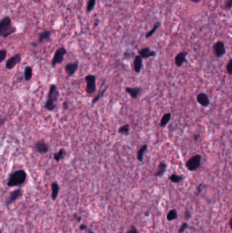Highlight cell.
<instances>
[{"mask_svg":"<svg viewBox=\"0 0 232 233\" xmlns=\"http://www.w3.org/2000/svg\"><path fill=\"white\" fill-rule=\"evenodd\" d=\"M59 96V92L57 86L55 84H52L50 86L48 91L47 100L44 104V108L48 111H54L57 107V102Z\"/></svg>","mask_w":232,"mask_h":233,"instance_id":"1","label":"cell"},{"mask_svg":"<svg viewBox=\"0 0 232 233\" xmlns=\"http://www.w3.org/2000/svg\"><path fill=\"white\" fill-rule=\"evenodd\" d=\"M27 179V173L23 170L16 171L10 175L7 182V185L10 188L20 186L25 182Z\"/></svg>","mask_w":232,"mask_h":233,"instance_id":"2","label":"cell"},{"mask_svg":"<svg viewBox=\"0 0 232 233\" xmlns=\"http://www.w3.org/2000/svg\"><path fill=\"white\" fill-rule=\"evenodd\" d=\"M16 29L12 27L10 17L6 16L0 21V36L7 38L15 33Z\"/></svg>","mask_w":232,"mask_h":233,"instance_id":"3","label":"cell"},{"mask_svg":"<svg viewBox=\"0 0 232 233\" xmlns=\"http://www.w3.org/2000/svg\"><path fill=\"white\" fill-rule=\"evenodd\" d=\"M202 155L196 154L194 155L191 158H190L189 160L186 162L185 167L189 171H195L200 167L202 162Z\"/></svg>","mask_w":232,"mask_h":233,"instance_id":"4","label":"cell"},{"mask_svg":"<svg viewBox=\"0 0 232 233\" xmlns=\"http://www.w3.org/2000/svg\"><path fill=\"white\" fill-rule=\"evenodd\" d=\"M87 83L86 92L89 95H92L96 91V76L93 75H89L84 77Z\"/></svg>","mask_w":232,"mask_h":233,"instance_id":"5","label":"cell"},{"mask_svg":"<svg viewBox=\"0 0 232 233\" xmlns=\"http://www.w3.org/2000/svg\"><path fill=\"white\" fill-rule=\"evenodd\" d=\"M212 51L216 57H222L226 53V48L224 42L221 40L214 42L212 46Z\"/></svg>","mask_w":232,"mask_h":233,"instance_id":"6","label":"cell"},{"mask_svg":"<svg viewBox=\"0 0 232 233\" xmlns=\"http://www.w3.org/2000/svg\"><path fill=\"white\" fill-rule=\"evenodd\" d=\"M67 51L65 48L61 47L58 48L57 51H56L53 59L52 61V67H55L59 64L63 62V58H64V56L66 54Z\"/></svg>","mask_w":232,"mask_h":233,"instance_id":"7","label":"cell"},{"mask_svg":"<svg viewBox=\"0 0 232 233\" xmlns=\"http://www.w3.org/2000/svg\"><path fill=\"white\" fill-rule=\"evenodd\" d=\"M138 53L139 55L142 58V59H147L150 57H154L157 55V53L154 51L151 50L149 47L141 48L138 51Z\"/></svg>","mask_w":232,"mask_h":233,"instance_id":"8","label":"cell"},{"mask_svg":"<svg viewBox=\"0 0 232 233\" xmlns=\"http://www.w3.org/2000/svg\"><path fill=\"white\" fill-rule=\"evenodd\" d=\"M188 54L189 53L187 51H181L180 53H178L176 55L174 59L176 66L178 67V68H181L185 62H187V56Z\"/></svg>","mask_w":232,"mask_h":233,"instance_id":"9","label":"cell"},{"mask_svg":"<svg viewBox=\"0 0 232 233\" xmlns=\"http://www.w3.org/2000/svg\"><path fill=\"white\" fill-rule=\"evenodd\" d=\"M22 194H23V192L20 189H16L15 190H14V191H12V192H10V196L8 198V199H6V204L7 206L11 204L17 199H19V198L22 196Z\"/></svg>","mask_w":232,"mask_h":233,"instance_id":"10","label":"cell"},{"mask_svg":"<svg viewBox=\"0 0 232 233\" xmlns=\"http://www.w3.org/2000/svg\"><path fill=\"white\" fill-rule=\"evenodd\" d=\"M20 60H21V57L19 54H16L15 55L12 56V57H10L9 59L7 60V62L6 63V69H8V70L13 69L20 62Z\"/></svg>","mask_w":232,"mask_h":233,"instance_id":"11","label":"cell"},{"mask_svg":"<svg viewBox=\"0 0 232 233\" xmlns=\"http://www.w3.org/2000/svg\"><path fill=\"white\" fill-rule=\"evenodd\" d=\"M197 101L198 103L203 107H208L210 104V98L206 93L200 92L197 96Z\"/></svg>","mask_w":232,"mask_h":233,"instance_id":"12","label":"cell"},{"mask_svg":"<svg viewBox=\"0 0 232 233\" xmlns=\"http://www.w3.org/2000/svg\"><path fill=\"white\" fill-rule=\"evenodd\" d=\"M78 68V62H76L67 63L65 67V70L67 75H68L69 77H71L76 73Z\"/></svg>","mask_w":232,"mask_h":233,"instance_id":"13","label":"cell"},{"mask_svg":"<svg viewBox=\"0 0 232 233\" xmlns=\"http://www.w3.org/2000/svg\"><path fill=\"white\" fill-rule=\"evenodd\" d=\"M34 147L38 152L40 154L47 153L49 150L48 145L45 143V141L44 140L38 141V142L35 144Z\"/></svg>","mask_w":232,"mask_h":233,"instance_id":"14","label":"cell"},{"mask_svg":"<svg viewBox=\"0 0 232 233\" xmlns=\"http://www.w3.org/2000/svg\"><path fill=\"white\" fill-rule=\"evenodd\" d=\"M125 91L133 99H137L140 96V94H141L142 88L140 87H125Z\"/></svg>","mask_w":232,"mask_h":233,"instance_id":"15","label":"cell"},{"mask_svg":"<svg viewBox=\"0 0 232 233\" xmlns=\"http://www.w3.org/2000/svg\"><path fill=\"white\" fill-rule=\"evenodd\" d=\"M143 68V59L139 55H136L133 60V68L136 73H140Z\"/></svg>","mask_w":232,"mask_h":233,"instance_id":"16","label":"cell"},{"mask_svg":"<svg viewBox=\"0 0 232 233\" xmlns=\"http://www.w3.org/2000/svg\"><path fill=\"white\" fill-rule=\"evenodd\" d=\"M167 167V164L164 163V162H161L159 164V165H158L157 170L155 172V173L154 174V176H156V177L162 176L165 174V172H166Z\"/></svg>","mask_w":232,"mask_h":233,"instance_id":"17","label":"cell"},{"mask_svg":"<svg viewBox=\"0 0 232 233\" xmlns=\"http://www.w3.org/2000/svg\"><path fill=\"white\" fill-rule=\"evenodd\" d=\"M148 149V145L147 144H144L140 148L138 149V152H137V160L140 162H142L144 160V156H145V153L147 151Z\"/></svg>","mask_w":232,"mask_h":233,"instance_id":"18","label":"cell"},{"mask_svg":"<svg viewBox=\"0 0 232 233\" xmlns=\"http://www.w3.org/2000/svg\"><path fill=\"white\" fill-rule=\"evenodd\" d=\"M171 118H172L171 112H167V113L164 114L160 121L159 126L161 127V128H165V127L168 124V123L170 122Z\"/></svg>","mask_w":232,"mask_h":233,"instance_id":"19","label":"cell"},{"mask_svg":"<svg viewBox=\"0 0 232 233\" xmlns=\"http://www.w3.org/2000/svg\"><path fill=\"white\" fill-rule=\"evenodd\" d=\"M104 84H105V80H104V82H103L102 85H101V87L100 88L99 93H98V94L97 95V96L96 97L94 98V99L93 100V101H92V106H93L95 104H96L97 102L100 100V99L104 96V93L105 92V91H106V90L108 89V86L105 87L104 88V89H102V87L104 86Z\"/></svg>","mask_w":232,"mask_h":233,"instance_id":"20","label":"cell"},{"mask_svg":"<svg viewBox=\"0 0 232 233\" xmlns=\"http://www.w3.org/2000/svg\"><path fill=\"white\" fill-rule=\"evenodd\" d=\"M59 185L57 182H53L52 184V199L53 200H55L57 199L58 196V194L59 192Z\"/></svg>","mask_w":232,"mask_h":233,"instance_id":"21","label":"cell"},{"mask_svg":"<svg viewBox=\"0 0 232 233\" xmlns=\"http://www.w3.org/2000/svg\"><path fill=\"white\" fill-rule=\"evenodd\" d=\"M160 26H161V23L159 22V21H157V22H156L155 23H154V26H153V27L152 28V29H151L150 31H148V32L146 34V35H145L146 38V39H149V38L152 37L153 36V35H154V34L156 32L157 30L158 29H159Z\"/></svg>","mask_w":232,"mask_h":233,"instance_id":"22","label":"cell"},{"mask_svg":"<svg viewBox=\"0 0 232 233\" xmlns=\"http://www.w3.org/2000/svg\"><path fill=\"white\" fill-rule=\"evenodd\" d=\"M166 218L167 221L169 222H172L177 220L178 218V212L177 210L176 209H171L170 211H169V212L167 214Z\"/></svg>","mask_w":232,"mask_h":233,"instance_id":"23","label":"cell"},{"mask_svg":"<svg viewBox=\"0 0 232 233\" xmlns=\"http://www.w3.org/2000/svg\"><path fill=\"white\" fill-rule=\"evenodd\" d=\"M66 154H67L66 151L64 149H61L57 153L54 154V159L57 162H59L65 158Z\"/></svg>","mask_w":232,"mask_h":233,"instance_id":"24","label":"cell"},{"mask_svg":"<svg viewBox=\"0 0 232 233\" xmlns=\"http://www.w3.org/2000/svg\"><path fill=\"white\" fill-rule=\"evenodd\" d=\"M129 132H130V126L129 124H128V123L121 126L118 130V132L121 135L127 136L129 135Z\"/></svg>","mask_w":232,"mask_h":233,"instance_id":"25","label":"cell"},{"mask_svg":"<svg viewBox=\"0 0 232 233\" xmlns=\"http://www.w3.org/2000/svg\"><path fill=\"white\" fill-rule=\"evenodd\" d=\"M169 179H170V181L174 183H180L182 180L184 179V176L182 175H179L177 174L173 173L170 176Z\"/></svg>","mask_w":232,"mask_h":233,"instance_id":"26","label":"cell"},{"mask_svg":"<svg viewBox=\"0 0 232 233\" xmlns=\"http://www.w3.org/2000/svg\"><path fill=\"white\" fill-rule=\"evenodd\" d=\"M32 77V68L30 66H26L24 71V79L26 81L29 80Z\"/></svg>","mask_w":232,"mask_h":233,"instance_id":"27","label":"cell"},{"mask_svg":"<svg viewBox=\"0 0 232 233\" xmlns=\"http://www.w3.org/2000/svg\"><path fill=\"white\" fill-rule=\"evenodd\" d=\"M51 31H44L43 32L41 33L39 36V42L41 43V42H43L44 40H48L50 38L51 36Z\"/></svg>","mask_w":232,"mask_h":233,"instance_id":"28","label":"cell"},{"mask_svg":"<svg viewBox=\"0 0 232 233\" xmlns=\"http://www.w3.org/2000/svg\"><path fill=\"white\" fill-rule=\"evenodd\" d=\"M96 4V0H89L87 6V12H92V10L94 9L95 6Z\"/></svg>","mask_w":232,"mask_h":233,"instance_id":"29","label":"cell"},{"mask_svg":"<svg viewBox=\"0 0 232 233\" xmlns=\"http://www.w3.org/2000/svg\"><path fill=\"white\" fill-rule=\"evenodd\" d=\"M189 226L187 223V222H182V224L181 225L180 228H179V229H178V233H183L185 231L186 229L188 228Z\"/></svg>","mask_w":232,"mask_h":233,"instance_id":"30","label":"cell"},{"mask_svg":"<svg viewBox=\"0 0 232 233\" xmlns=\"http://www.w3.org/2000/svg\"><path fill=\"white\" fill-rule=\"evenodd\" d=\"M231 7H232V0H226V2L224 3L223 8L225 10H230L231 9Z\"/></svg>","mask_w":232,"mask_h":233,"instance_id":"31","label":"cell"},{"mask_svg":"<svg viewBox=\"0 0 232 233\" xmlns=\"http://www.w3.org/2000/svg\"><path fill=\"white\" fill-rule=\"evenodd\" d=\"M226 70L228 73V75H231L232 74V59H230V61L228 62L226 66Z\"/></svg>","mask_w":232,"mask_h":233,"instance_id":"32","label":"cell"},{"mask_svg":"<svg viewBox=\"0 0 232 233\" xmlns=\"http://www.w3.org/2000/svg\"><path fill=\"white\" fill-rule=\"evenodd\" d=\"M7 55L6 50H0V63H2L5 59Z\"/></svg>","mask_w":232,"mask_h":233,"instance_id":"33","label":"cell"},{"mask_svg":"<svg viewBox=\"0 0 232 233\" xmlns=\"http://www.w3.org/2000/svg\"><path fill=\"white\" fill-rule=\"evenodd\" d=\"M126 233H138V231L137 230L135 226L132 225L131 226V227H130L129 230L126 232Z\"/></svg>","mask_w":232,"mask_h":233,"instance_id":"34","label":"cell"},{"mask_svg":"<svg viewBox=\"0 0 232 233\" xmlns=\"http://www.w3.org/2000/svg\"><path fill=\"white\" fill-rule=\"evenodd\" d=\"M204 188V186H203V184L202 183H200V184H199L198 187V191H197V193H196V196H198L199 195V194L202 192L203 188Z\"/></svg>","mask_w":232,"mask_h":233,"instance_id":"35","label":"cell"},{"mask_svg":"<svg viewBox=\"0 0 232 233\" xmlns=\"http://www.w3.org/2000/svg\"><path fill=\"white\" fill-rule=\"evenodd\" d=\"M191 212H190L189 211H186V212H185V217H186V219H187V220H189V219L191 218Z\"/></svg>","mask_w":232,"mask_h":233,"instance_id":"36","label":"cell"},{"mask_svg":"<svg viewBox=\"0 0 232 233\" xmlns=\"http://www.w3.org/2000/svg\"><path fill=\"white\" fill-rule=\"evenodd\" d=\"M199 138H200L199 134H194V135H193V140H194L195 142L199 140Z\"/></svg>","mask_w":232,"mask_h":233,"instance_id":"37","label":"cell"},{"mask_svg":"<svg viewBox=\"0 0 232 233\" xmlns=\"http://www.w3.org/2000/svg\"><path fill=\"white\" fill-rule=\"evenodd\" d=\"M74 217L75 220L78 222H80L82 220V217L79 216V215H78L77 214H74Z\"/></svg>","mask_w":232,"mask_h":233,"instance_id":"38","label":"cell"},{"mask_svg":"<svg viewBox=\"0 0 232 233\" xmlns=\"http://www.w3.org/2000/svg\"><path fill=\"white\" fill-rule=\"evenodd\" d=\"M87 226L86 225V224H80V226H79V229H80V231H84V230H86V229H87Z\"/></svg>","mask_w":232,"mask_h":233,"instance_id":"39","label":"cell"},{"mask_svg":"<svg viewBox=\"0 0 232 233\" xmlns=\"http://www.w3.org/2000/svg\"><path fill=\"white\" fill-rule=\"evenodd\" d=\"M189 1H190L192 3H198L202 1V0H189Z\"/></svg>","mask_w":232,"mask_h":233,"instance_id":"40","label":"cell"},{"mask_svg":"<svg viewBox=\"0 0 232 233\" xmlns=\"http://www.w3.org/2000/svg\"><path fill=\"white\" fill-rule=\"evenodd\" d=\"M4 122H5V119L2 118V117H0V126L3 125V123H4Z\"/></svg>","mask_w":232,"mask_h":233,"instance_id":"41","label":"cell"},{"mask_svg":"<svg viewBox=\"0 0 232 233\" xmlns=\"http://www.w3.org/2000/svg\"><path fill=\"white\" fill-rule=\"evenodd\" d=\"M87 231H88V232H89V233H95V232L92 231V229H91V228H87Z\"/></svg>","mask_w":232,"mask_h":233,"instance_id":"42","label":"cell"},{"mask_svg":"<svg viewBox=\"0 0 232 233\" xmlns=\"http://www.w3.org/2000/svg\"><path fill=\"white\" fill-rule=\"evenodd\" d=\"M150 212H149V211H147V212H146L145 213V216H146V217H148V216H149V215H150Z\"/></svg>","mask_w":232,"mask_h":233,"instance_id":"43","label":"cell"},{"mask_svg":"<svg viewBox=\"0 0 232 233\" xmlns=\"http://www.w3.org/2000/svg\"><path fill=\"white\" fill-rule=\"evenodd\" d=\"M231 220H232V218L230 217V226L231 228Z\"/></svg>","mask_w":232,"mask_h":233,"instance_id":"44","label":"cell"},{"mask_svg":"<svg viewBox=\"0 0 232 233\" xmlns=\"http://www.w3.org/2000/svg\"><path fill=\"white\" fill-rule=\"evenodd\" d=\"M33 1H36V0H33Z\"/></svg>","mask_w":232,"mask_h":233,"instance_id":"45","label":"cell"}]
</instances>
